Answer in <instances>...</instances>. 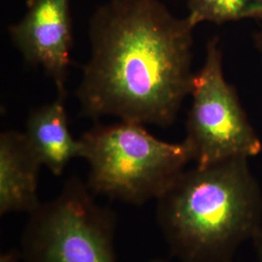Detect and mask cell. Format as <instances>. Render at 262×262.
Masks as SVG:
<instances>
[{
  "mask_svg": "<svg viewBox=\"0 0 262 262\" xmlns=\"http://www.w3.org/2000/svg\"><path fill=\"white\" fill-rule=\"evenodd\" d=\"M42 166L24 133L4 131L0 135V215L28 213L41 205L38 174Z\"/></svg>",
  "mask_w": 262,
  "mask_h": 262,
  "instance_id": "7",
  "label": "cell"
},
{
  "mask_svg": "<svg viewBox=\"0 0 262 262\" xmlns=\"http://www.w3.org/2000/svg\"><path fill=\"white\" fill-rule=\"evenodd\" d=\"M20 261V255L19 252L16 250H12L9 252L2 253L0 255V262H19Z\"/></svg>",
  "mask_w": 262,
  "mask_h": 262,
  "instance_id": "10",
  "label": "cell"
},
{
  "mask_svg": "<svg viewBox=\"0 0 262 262\" xmlns=\"http://www.w3.org/2000/svg\"><path fill=\"white\" fill-rule=\"evenodd\" d=\"M78 177L29 214L21 237V262H117V216L95 200Z\"/></svg>",
  "mask_w": 262,
  "mask_h": 262,
  "instance_id": "4",
  "label": "cell"
},
{
  "mask_svg": "<svg viewBox=\"0 0 262 262\" xmlns=\"http://www.w3.org/2000/svg\"><path fill=\"white\" fill-rule=\"evenodd\" d=\"M157 200L159 227L180 262H233L261 228V189L249 159L185 170Z\"/></svg>",
  "mask_w": 262,
  "mask_h": 262,
  "instance_id": "2",
  "label": "cell"
},
{
  "mask_svg": "<svg viewBox=\"0 0 262 262\" xmlns=\"http://www.w3.org/2000/svg\"><path fill=\"white\" fill-rule=\"evenodd\" d=\"M79 140L91 191L132 205L161 196L192 160L185 141L159 140L135 122L96 124Z\"/></svg>",
  "mask_w": 262,
  "mask_h": 262,
  "instance_id": "3",
  "label": "cell"
},
{
  "mask_svg": "<svg viewBox=\"0 0 262 262\" xmlns=\"http://www.w3.org/2000/svg\"><path fill=\"white\" fill-rule=\"evenodd\" d=\"M189 94L192 103L184 141L196 166L250 159L260 154L261 141L234 88L225 80L219 38H212L207 43L204 63L193 75Z\"/></svg>",
  "mask_w": 262,
  "mask_h": 262,
  "instance_id": "5",
  "label": "cell"
},
{
  "mask_svg": "<svg viewBox=\"0 0 262 262\" xmlns=\"http://www.w3.org/2000/svg\"><path fill=\"white\" fill-rule=\"evenodd\" d=\"M28 10L11 26L14 45L29 66L44 69L56 84L58 96L66 97V80L73 44L69 0H28Z\"/></svg>",
  "mask_w": 262,
  "mask_h": 262,
  "instance_id": "6",
  "label": "cell"
},
{
  "mask_svg": "<svg viewBox=\"0 0 262 262\" xmlns=\"http://www.w3.org/2000/svg\"><path fill=\"white\" fill-rule=\"evenodd\" d=\"M187 9L195 27L204 21L223 25L245 19L262 23V0H188Z\"/></svg>",
  "mask_w": 262,
  "mask_h": 262,
  "instance_id": "9",
  "label": "cell"
},
{
  "mask_svg": "<svg viewBox=\"0 0 262 262\" xmlns=\"http://www.w3.org/2000/svg\"><path fill=\"white\" fill-rule=\"evenodd\" d=\"M150 262H165L163 261V260H160V259H157V260H151V261Z\"/></svg>",
  "mask_w": 262,
  "mask_h": 262,
  "instance_id": "13",
  "label": "cell"
},
{
  "mask_svg": "<svg viewBox=\"0 0 262 262\" xmlns=\"http://www.w3.org/2000/svg\"><path fill=\"white\" fill-rule=\"evenodd\" d=\"M66 97L57 96L55 101L34 109L28 115L26 139L42 165L54 175L60 176L68 163L81 158V142L69 130L64 107Z\"/></svg>",
  "mask_w": 262,
  "mask_h": 262,
  "instance_id": "8",
  "label": "cell"
},
{
  "mask_svg": "<svg viewBox=\"0 0 262 262\" xmlns=\"http://www.w3.org/2000/svg\"><path fill=\"white\" fill-rule=\"evenodd\" d=\"M253 41L255 47L262 54V28L253 34Z\"/></svg>",
  "mask_w": 262,
  "mask_h": 262,
  "instance_id": "12",
  "label": "cell"
},
{
  "mask_svg": "<svg viewBox=\"0 0 262 262\" xmlns=\"http://www.w3.org/2000/svg\"><path fill=\"white\" fill-rule=\"evenodd\" d=\"M252 241H253V246H254V249H255V252H256L259 262H262V226Z\"/></svg>",
  "mask_w": 262,
  "mask_h": 262,
  "instance_id": "11",
  "label": "cell"
},
{
  "mask_svg": "<svg viewBox=\"0 0 262 262\" xmlns=\"http://www.w3.org/2000/svg\"><path fill=\"white\" fill-rule=\"evenodd\" d=\"M159 0H111L90 20L91 56L77 97L97 120L167 127L190 94L193 29Z\"/></svg>",
  "mask_w": 262,
  "mask_h": 262,
  "instance_id": "1",
  "label": "cell"
}]
</instances>
